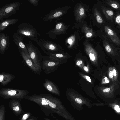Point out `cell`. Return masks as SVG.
<instances>
[{
  "instance_id": "cell-19",
  "label": "cell",
  "mask_w": 120,
  "mask_h": 120,
  "mask_svg": "<svg viewBox=\"0 0 120 120\" xmlns=\"http://www.w3.org/2000/svg\"><path fill=\"white\" fill-rule=\"evenodd\" d=\"M114 21L117 27L120 30V13L116 12Z\"/></svg>"
},
{
  "instance_id": "cell-5",
  "label": "cell",
  "mask_w": 120,
  "mask_h": 120,
  "mask_svg": "<svg viewBox=\"0 0 120 120\" xmlns=\"http://www.w3.org/2000/svg\"><path fill=\"white\" fill-rule=\"evenodd\" d=\"M103 45L105 50L113 62H117L119 59L118 48L115 47L105 34L102 36Z\"/></svg>"
},
{
  "instance_id": "cell-4",
  "label": "cell",
  "mask_w": 120,
  "mask_h": 120,
  "mask_svg": "<svg viewBox=\"0 0 120 120\" xmlns=\"http://www.w3.org/2000/svg\"><path fill=\"white\" fill-rule=\"evenodd\" d=\"M68 99L73 107L79 111L84 109L86 106L88 109L91 108L94 105L90 100L76 94H71L68 97Z\"/></svg>"
},
{
  "instance_id": "cell-2",
  "label": "cell",
  "mask_w": 120,
  "mask_h": 120,
  "mask_svg": "<svg viewBox=\"0 0 120 120\" xmlns=\"http://www.w3.org/2000/svg\"><path fill=\"white\" fill-rule=\"evenodd\" d=\"M16 33L19 35L36 41L40 38L41 35L36 29L30 24L22 23L17 26Z\"/></svg>"
},
{
  "instance_id": "cell-26",
  "label": "cell",
  "mask_w": 120,
  "mask_h": 120,
  "mask_svg": "<svg viewBox=\"0 0 120 120\" xmlns=\"http://www.w3.org/2000/svg\"><path fill=\"white\" fill-rule=\"evenodd\" d=\"M62 26V24L61 23L58 24L56 26L55 28L56 29H59L61 28Z\"/></svg>"
},
{
  "instance_id": "cell-24",
  "label": "cell",
  "mask_w": 120,
  "mask_h": 120,
  "mask_svg": "<svg viewBox=\"0 0 120 120\" xmlns=\"http://www.w3.org/2000/svg\"><path fill=\"white\" fill-rule=\"evenodd\" d=\"M114 109L117 112L119 113L120 112V107L118 105H115L114 107Z\"/></svg>"
},
{
  "instance_id": "cell-17",
  "label": "cell",
  "mask_w": 120,
  "mask_h": 120,
  "mask_svg": "<svg viewBox=\"0 0 120 120\" xmlns=\"http://www.w3.org/2000/svg\"><path fill=\"white\" fill-rule=\"evenodd\" d=\"M18 20V19H8L1 21L0 23V32L4 30L9 25L16 24Z\"/></svg>"
},
{
  "instance_id": "cell-8",
  "label": "cell",
  "mask_w": 120,
  "mask_h": 120,
  "mask_svg": "<svg viewBox=\"0 0 120 120\" xmlns=\"http://www.w3.org/2000/svg\"><path fill=\"white\" fill-rule=\"evenodd\" d=\"M104 29L105 34L110 41L120 48V34L114 27L109 24H105Z\"/></svg>"
},
{
  "instance_id": "cell-35",
  "label": "cell",
  "mask_w": 120,
  "mask_h": 120,
  "mask_svg": "<svg viewBox=\"0 0 120 120\" xmlns=\"http://www.w3.org/2000/svg\"><path fill=\"white\" fill-rule=\"evenodd\" d=\"M45 120H53L50 119H49L48 118H46L45 119Z\"/></svg>"
},
{
  "instance_id": "cell-13",
  "label": "cell",
  "mask_w": 120,
  "mask_h": 120,
  "mask_svg": "<svg viewBox=\"0 0 120 120\" xmlns=\"http://www.w3.org/2000/svg\"><path fill=\"white\" fill-rule=\"evenodd\" d=\"M24 37L19 35L16 32H14L13 35V42L17 46L18 48L26 53L30 57L26 45L23 42Z\"/></svg>"
},
{
  "instance_id": "cell-3",
  "label": "cell",
  "mask_w": 120,
  "mask_h": 120,
  "mask_svg": "<svg viewBox=\"0 0 120 120\" xmlns=\"http://www.w3.org/2000/svg\"><path fill=\"white\" fill-rule=\"evenodd\" d=\"M29 91L26 90L5 88L0 90V96L3 99H16L20 101L24 99Z\"/></svg>"
},
{
  "instance_id": "cell-7",
  "label": "cell",
  "mask_w": 120,
  "mask_h": 120,
  "mask_svg": "<svg viewBox=\"0 0 120 120\" xmlns=\"http://www.w3.org/2000/svg\"><path fill=\"white\" fill-rule=\"evenodd\" d=\"M26 45L32 61L36 65L41 69L43 55L41 54L37 47L30 41Z\"/></svg>"
},
{
  "instance_id": "cell-29",
  "label": "cell",
  "mask_w": 120,
  "mask_h": 120,
  "mask_svg": "<svg viewBox=\"0 0 120 120\" xmlns=\"http://www.w3.org/2000/svg\"><path fill=\"white\" fill-rule=\"evenodd\" d=\"M92 35V34L91 32H88L86 33V36L88 37H91Z\"/></svg>"
},
{
  "instance_id": "cell-30",
  "label": "cell",
  "mask_w": 120,
  "mask_h": 120,
  "mask_svg": "<svg viewBox=\"0 0 120 120\" xmlns=\"http://www.w3.org/2000/svg\"><path fill=\"white\" fill-rule=\"evenodd\" d=\"M56 56L57 57L61 58L63 57V55L60 54H57L56 55Z\"/></svg>"
},
{
  "instance_id": "cell-27",
  "label": "cell",
  "mask_w": 120,
  "mask_h": 120,
  "mask_svg": "<svg viewBox=\"0 0 120 120\" xmlns=\"http://www.w3.org/2000/svg\"><path fill=\"white\" fill-rule=\"evenodd\" d=\"M27 120H38V118L35 117L31 116V117Z\"/></svg>"
},
{
  "instance_id": "cell-14",
  "label": "cell",
  "mask_w": 120,
  "mask_h": 120,
  "mask_svg": "<svg viewBox=\"0 0 120 120\" xmlns=\"http://www.w3.org/2000/svg\"><path fill=\"white\" fill-rule=\"evenodd\" d=\"M15 77V75L4 72L0 74V83L3 86H5L10 82Z\"/></svg>"
},
{
  "instance_id": "cell-1",
  "label": "cell",
  "mask_w": 120,
  "mask_h": 120,
  "mask_svg": "<svg viewBox=\"0 0 120 120\" xmlns=\"http://www.w3.org/2000/svg\"><path fill=\"white\" fill-rule=\"evenodd\" d=\"M53 96L50 94L44 93L39 94L27 95L24 98L26 99L38 104L41 110L47 116L55 118L54 113L50 109L49 104L51 101Z\"/></svg>"
},
{
  "instance_id": "cell-31",
  "label": "cell",
  "mask_w": 120,
  "mask_h": 120,
  "mask_svg": "<svg viewBox=\"0 0 120 120\" xmlns=\"http://www.w3.org/2000/svg\"><path fill=\"white\" fill-rule=\"evenodd\" d=\"M82 63V60L78 61L76 63V64L77 66H79Z\"/></svg>"
},
{
  "instance_id": "cell-11",
  "label": "cell",
  "mask_w": 120,
  "mask_h": 120,
  "mask_svg": "<svg viewBox=\"0 0 120 120\" xmlns=\"http://www.w3.org/2000/svg\"><path fill=\"white\" fill-rule=\"evenodd\" d=\"M9 36L7 34L0 32V54H5L8 49L10 44Z\"/></svg>"
},
{
  "instance_id": "cell-25",
  "label": "cell",
  "mask_w": 120,
  "mask_h": 120,
  "mask_svg": "<svg viewBox=\"0 0 120 120\" xmlns=\"http://www.w3.org/2000/svg\"><path fill=\"white\" fill-rule=\"evenodd\" d=\"M84 13V10L83 8H81L79 11V15L80 16H82L83 15Z\"/></svg>"
},
{
  "instance_id": "cell-28",
  "label": "cell",
  "mask_w": 120,
  "mask_h": 120,
  "mask_svg": "<svg viewBox=\"0 0 120 120\" xmlns=\"http://www.w3.org/2000/svg\"><path fill=\"white\" fill-rule=\"evenodd\" d=\"M118 48V51L119 54V60L117 62L118 63V64L120 66V47Z\"/></svg>"
},
{
  "instance_id": "cell-10",
  "label": "cell",
  "mask_w": 120,
  "mask_h": 120,
  "mask_svg": "<svg viewBox=\"0 0 120 120\" xmlns=\"http://www.w3.org/2000/svg\"><path fill=\"white\" fill-rule=\"evenodd\" d=\"M36 42L44 52L47 55H50V51L54 50L56 48L52 42L44 38H40Z\"/></svg>"
},
{
  "instance_id": "cell-23",
  "label": "cell",
  "mask_w": 120,
  "mask_h": 120,
  "mask_svg": "<svg viewBox=\"0 0 120 120\" xmlns=\"http://www.w3.org/2000/svg\"><path fill=\"white\" fill-rule=\"evenodd\" d=\"M28 1L34 6H37L39 4L38 0H28Z\"/></svg>"
},
{
  "instance_id": "cell-12",
  "label": "cell",
  "mask_w": 120,
  "mask_h": 120,
  "mask_svg": "<svg viewBox=\"0 0 120 120\" xmlns=\"http://www.w3.org/2000/svg\"><path fill=\"white\" fill-rule=\"evenodd\" d=\"M8 106L11 110L16 116L23 114L24 112L23 110L20 101L16 99H12L9 101Z\"/></svg>"
},
{
  "instance_id": "cell-33",
  "label": "cell",
  "mask_w": 120,
  "mask_h": 120,
  "mask_svg": "<svg viewBox=\"0 0 120 120\" xmlns=\"http://www.w3.org/2000/svg\"><path fill=\"white\" fill-rule=\"evenodd\" d=\"M84 70L86 72H88L89 71L88 69L86 66H84L83 68Z\"/></svg>"
},
{
  "instance_id": "cell-16",
  "label": "cell",
  "mask_w": 120,
  "mask_h": 120,
  "mask_svg": "<svg viewBox=\"0 0 120 120\" xmlns=\"http://www.w3.org/2000/svg\"><path fill=\"white\" fill-rule=\"evenodd\" d=\"M101 9L107 20L112 22H113L114 20L115 16L114 12L111 9L105 6H102Z\"/></svg>"
},
{
  "instance_id": "cell-22",
  "label": "cell",
  "mask_w": 120,
  "mask_h": 120,
  "mask_svg": "<svg viewBox=\"0 0 120 120\" xmlns=\"http://www.w3.org/2000/svg\"><path fill=\"white\" fill-rule=\"evenodd\" d=\"M96 19L98 22L100 24L102 23L103 22V18L98 11L96 12Z\"/></svg>"
},
{
  "instance_id": "cell-34",
  "label": "cell",
  "mask_w": 120,
  "mask_h": 120,
  "mask_svg": "<svg viewBox=\"0 0 120 120\" xmlns=\"http://www.w3.org/2000/svg\"><path fill=\"white\" fill-rule=\"evenodd\" d=\"M68 42L70 44H71L72 43V41L71 39H69L68 40Z\"/></svg>"
},
{
  "instance_id": "cell-6",
  "label": "cell",
  "mask_w": 120,
  "mask_h": 120,
  "mask_svg": "<svg viewBox=\"0 0 120 120\" xmlns=\"http://www.w3.org/2000/svg\"><path fill=\"white\" fill-rule=\"evenodd\" d=\"M21 3L13 2L4 5L0 8V21L15 14L20 8Z\"/></svg>"
},
{
  "instance_id": "cell-15",
  "label": "cell",
  "mask_w": 120,
  "mask_h": 120,
  "mask_svg": "<svg viewBox=\"0 0 120 120\" xmlns=\"http://www.w3.org/2000/svg\"><path fill=\"white\" fill-rule=\"evenodd\" d=\"M45 82L43 83V86L48 91L58 95H60L57 89L54 84L51 81L46 78L45 79Z\"/></svg>"
},
{
  "instance_id": "cell-21",
  "label": "cell",
  "mask_w": 120,
  "mask_h": 120,
  "mask_svg": "<svg viewBox=\"0 0 120 120\" xmlns=\"http://www.w3.org/2000/svg\"><path fill=\"white\" fill-rule=\"evenodd\" d=\"M31 113L29 112H24L21 115L20 120H27L30 117Z\"/></svg>"
},
{
  "instance_id": "cell-20",
  "label": "cell",
  "mask_w": 120,
  "mask_h": 120,
  "mask_svg": "<svg viewBox=\"0 0 120 120\" xmlns=\"http://www.w3.org/2000/svg\"><path fill=\"white\" fill-rule=\"evenodd\" d=\"M6 109L4 105H2L0 107V120H5Z\"/></svg>"
},
{
  "instance_id": "cell-9",
  "label": "cell",
  "mask_w": 120,
  "mask_h": 120,
  "mask_svg": "<svg viewBox=\"0 0 120 120\" xmlns=\"http://www.w3.org/2000/svg\"><path fill=\"white\" fill-rule=\"evenodd\" d=\"M20 53L23 61L25 64L32 72L40 74L42 70L36 65L32 61L30 57L26 53L18 48Z\"/></svg>"
},
{
  "instance_id": "cell-32",
  "label": "cell",
  "mask_w": 120,
  "mask_h": 120,
  "mask_svg": "<svg viewBox=\"0 0 120 120\" xmlns=\"http://www.w3.org/2000/svg\"><path fill=\"white\" fill-rule=\"evenodd\" d=\"M86 78L87 80L89 82H91V79L88 76H86Z\"/></svg>"
},
{
  "instance_id": "cell-18",
  "label": "cell",
  "mask_w": 120,
  "mask_h": 120,
  "mask_svg": "<svg viewBox=\"0 0 120 120\" xmlns=\"http://www.w3.org/2000/svg\"><path fill=\"white\" fill-rule=\"evenodd\" d=\"M104 3L109 7L120 13V3L118 2L113 0H104Z\"/></svg>"
}]
</instances>
